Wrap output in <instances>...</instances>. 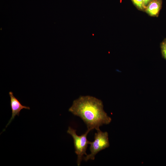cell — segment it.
<instances>
[{"label": "cell", "mask_w": 166, "mask_h": 166, "mask_svg": "<svg viewBox=\"0 0 166 166\" xmlns=\"http://www.w3.org/2000/svg\"><path fill=\"white\" fill-rule=\"evenodd\" d=\"M162 0H152L145 9L144 11L151 17H158L161 8Z\"/></svg>", "instance_id": "5b68a950"}, {"label": "cell", "mask_w": 166, "mask_h": 166, "mask_svg": "<svg viewBox=\"0 0 166 166\" xmlns=\"http://www.w3.org/2000/svg\"><path fill=\"white\" fill-rule=\"evenodd\" d=\"M9 94L10 97V105L12 110V116L6 128L9 125L17 115L19 116L20 111L22 109H30L29 107L22 105L19 100L14 95L13 93L10 91Z\"/></svg>", "instance_id": "277c9868"}, {"label": "cell", "mask_w": 166, "mask_h": 166, "mask_svg": "<svg viewBox=\"0 0 166 166\" xmlns=\"http://www.w3.org/2000/svg\"><path fill=\"white\" fill-rule=\"evenodd\" d=\"M102 101L94 97L80 96L74 100L69 111L80 117L86 124L88 129L96 130L103 124L111 121V118L104 111Z\"/></svg>", "instance_id": "6da1fadb"}, {"label": "cell", "mask_w": 166, "mask_h": 166, "mask_svg": "<svg viewBox=\"0 0 166 166\" xmlns=\"http://www.w3.org/2000/svg\"><path fill=\"white\" fill-rule=\"evenodd\" d=\"M162 57L166 60V38H165L160 44Z\"/></svg>", "instance_id": "8992f818"}, {"label": "cell", "mask_w": 166, "mask_h": 166, "mask_svg": "<svg viewBox=\"0 0 166 166\" xmlns=\"http://www.w3.org/2000/svg\"><path fill=\"white\" fill-rule=\"evenodd\" d=\"M97 131V132L95 134L94 140L89 142L91 153L83 157L85 161L89 160H94L98 152L109 146L108 133L106 132H102L100 129Z\"/></svg>", "instance_id": "3957f363"}, {"label": "cell", "mask_w": 166, "mask_h": 166, "mask_svg": "<svg viewBox=\"0 0 166 166\" xmlns=\"http://www.w3.org/2000/svg\"><path fill=\"white\" fill-rule=\"evenodd\" d=\"M152 0H143V5L144 8V10L149 3Z\"/></svg>", "instance_id": "ba28073f"}, {"label": "cell", "mask_w": 166, "mask_h": 166, "mask_svg": "<svg viewBox=\"0 0 166 166\" xmlns=\"http://www.w3.org/2000/svg\"><path fill=\"white\" fill-rule=\"evenodd\" d=\"M90 131L87 129L84 134L79 136L76 133V130L70 126L69 127L67 131V133L72 136L73 140L75 152L77 155V163L78 166L81 165L84 155H87L86 151L89 142L87 139V136Z\"/></svg>", "instance_id": "7a4b0ae2"}, {"label": "cell", "mask_w": 166, "mask_h": 166, "mask_svg": "<svg viewBox=\"0 0 166 166\" xmlns=\"http://www.w3.org/2000/svg\"><path fill=\"white\" fill-rule=\"evenodd\" d=\"M133 4L139 10H144L143 0H131Z\"/></svg>", "instance_id": "52a82bcc"}]
</instances>
